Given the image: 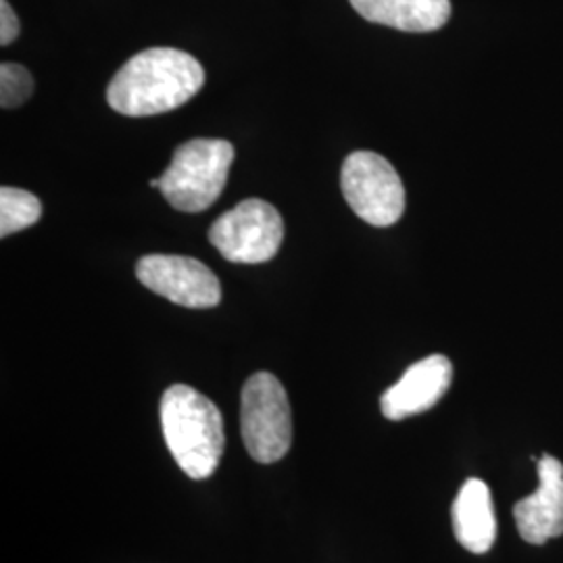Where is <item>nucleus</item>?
I'll use <instances>...</instances> for the list:
<instances>
[{"label":"nucleus","instance_id":"nucleus-1","mask_svg":"<svg viewBox=\"0 0 563 563\" xmlns=\"http://www.w3.org/2000/svg\"><path fill=\"white\" fill-rule=\"evenodd\" d=\"M205 84V69L178 48H148L128 60L107 86V102L128 118L159 115L190 101Z\"/></svg>","mask_w":563,"mask_h":563},{"label":"nucleus","instance_id":"nucleus-2","mask_svg":"<svg viewBox=\"0 0 563 563\" xmlns=\"http://www.w3.org/2000/svg\"><path fill=\"white\" fill-rule=\"evenodd\" d=\"M163 437L172 457L192 481L209 478L225 449L222 411L209 397L186 384L163 393Z\"/></svg>","mask_w":563,"mask_h":563},{"label":"nucleus","instance_id":"nucleus-3","mask_svg":"<svg viewBox=\"0 0 563 563\" xmlns=\"http://www.w3.org/2000/svg\"><path fill=\"white\" fill-rule=\"evenodd\" d=\"M232 162L234 146L228 141L195 139L184 142L163 172L159 190L174 209L201 213L220 199Z\"/></svg>","mask_w":563,"mask_h":563},{"label":"nucleus","instance_id":"nucleus-4","mask_svg":"<svg viewBox=\"0 0 563 563\" xmlns=\"http://www.w3.org/2000/svg\"><path fill=\"white\" fill-rule=\"evenodd\" d=\"M241 430L249 455L260 463L280 462L292 444V411L280 380L253 374L241 395Z\"/></svg>","mask_w":563,"mask_h":563},{"label":"nucleus","instance_id":"nucleus-5","mask_svg":"<svg viewBox=\"0 0 563 563\" xmlns=\"http://www.w3.org/2000/svg\"><path fill=\"white\" fill-rule=\"evenodd\" d=\"M342 195L363 222L386 228L401 220L405 188L395 167L369 151L351 153L341 169Z\"/></svg>","mask_w":563,"mask_h":563},{"label":"nucleus","instance_id":"nucleus-6","mask_svg":"<svg viewBox=\"0 0 563 563\" xmlns=\"http://www.w3.org/2000/svg\"><path fill=\"white\" fill-rule=\"evenodd\" d=\"M282 239V216L262 199L239 202L209 228V242L232 263L269 262L278 255Z\"/></svg>","mask_w":563,"mask_h":563},{"label":"nucleus","instance_id":"nucleus-7","mask_svg":"<svg viewBox=\"0 0 563 563\" xmlns=\"http://www.w3.org/2000/svg\"><path fill=\"white\" fill-rule=\"evenodd\" d=\"M141 284L155 295L190 309H209L222 301V284L199 260L181 255H146L136 265Z\"/></svg>","mask_w":563,"mask_h":563},{"label":"nucleus","instance_id":"nucleus-8","mask_svg":"<svg viewBox=\"0 0 563 563\" xmlns=\"http://www.w3.org/2000/svg\"><path fill=\"white\" fill-rule=\"evenodd\" d=\"M537 467L539 488L516 504L514 518L526 543L544 544L563 534V463L543 455Z\"/></svg>","mask_w":563,"mask_h":563},{"label":"nucleus","instance_id":"nucleus-9","mask_svg":"<svg viewBox=\"0 0 563 563\" xmlns=\"http://www.w3.org/2000/svg\"><path fill=\"white\" fill-rule=\"evenodd\" d=\"M453 380V365L444 355H430L413 363L401 380L390 386L380 399L384 418L401 422L432 409L443 399Z\"/></svg>","mask_w":563,"mask_h":563},{"label":"nucleus","instance_id":"nucleus-10","mask_svg":"<svg viewBox=\"0 0 563 563\" xmlns=\"http://www.w3.org/2000/svg\"><path fill=\"white\" fill-rule=\"evenodd\" d=\"M451 520L457 543L470 553L483 555L490 551L497 539V516L490 488L478 478H470L453 501Z\"/></svg>","mask_w":563,"mask_h":563},{"label":"nucleus","instance_id":"nucleus-11","mask_svg":"<svg viewBox=\"0 0 563 563\" xmlns=\"http://www.w3.org/2000/svg\"><path fill=\"white\" fill-rule=\"evenodd\" d=\"M363 20L401 32H437L451 18L449 0H349Z\"/></svg>","mask_w":563,"mask_h":563},{"label":"nucleus","instance_id":"nucleus-12","mask_svg":"<svg viewBox=\"0 0 563 563\" xmlns=\"http://www.w3.org/2000/svg\"><path fill=\"white\" fill-rule=\"evenodd\" d=\"M42 218V202L27 190L2 186L0 188V236L7 239L21 232Z\"/></svg>","mask_w":563,"mask_h":563},{"label":"nucleus","instance_id":"nucleus-13","mask_svg":"<svg viewBox=\"0 0 563 563\" xmlns=\"http://www.w3.org/2000/svg\"><path fill=\"white\" fill-rule=\"evenodd\" d=\"M34 92V80L30 71L18 63L0 65V104L2 109H15L27 101Z\"/></svg>","mask_w":563,"mask_h":563},{"label":"nucleus","instance_id":"nucleus-14","mask_svg":"<svg viewBox=\"0 0 563 563\" xmlns=\"http://www.w3.org/2000/svg\"><path fill=\"white\" fill-rule=\"evenodd\" d=\"M20 36V20L7 0H0V44L9 46Z\"/></svg>","mask_w":563,"mask_h":563},{"label":"nucleus","instance_id":"nucleus-15","mask_svg":"<svg viewBox=\"0 0 563 563\" xmlns=\"http://www.w3.org/2000/svg\"><path fill=\"white\" fill-rule=\"evenodd\" d=\"M153 188H159V178H153V180L148 181Z\"/></svg>","mask_w":563,"mask_h":563}]
</instances>
